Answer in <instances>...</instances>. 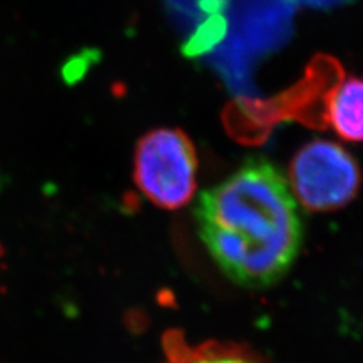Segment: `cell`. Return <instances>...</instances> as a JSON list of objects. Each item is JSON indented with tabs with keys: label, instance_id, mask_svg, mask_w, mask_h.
<instances>
[{
	"label": "cell",
	"instance_id": "6",
	"mask_svg": "<svg viewBox=\"0 0 363 363\" xmlns=\"http://www.w3.org/2000/svg\"><path fill=\"white\" fill-rule=\"evenodd\" d=\"M4 257H5V250H4L2 241H0V267H2V262H4Z\"/></svg>",
	"mask_w": 363,
	"mask_h": 363
},
{
	"label": "cell",
	"instance_id": "2",
	"mask_svg": "<svg viewBox=\"0 0 363 363\" xmlns=\"http://www.w3.org/2000/svg\"><path fill=\"white\" fill-rule=\"evenodd\" d=\"M197 172L194 144L180 129H155L136 144L133 182L157 208L186 206L196 194Z\"/></svg>",
	"mask_w": 363,
	"mask_h": 363
},
{
	"label": "cell",
	"instance_id": "5",
	"mask_svg": "<svg viewBox=\"0 0 363 363\" xmlns=\"http://www.w3.org/2000/svg\"><path fill=\"white\" fill-rule=\"evenodd\" d=\"M327 117L340 138L363 143V79L351 76L332 91Z\"/></svg>",
	"mask_w": 363,
	"mask_h": 363
},
{
	"label": "cell",
	"instance_id": "1",
	"mask_svg": "<svg viewBox=\"0 0 363 363\" xmlns=\"http://www.w3.org/2000/svg\"><path fill=\"white\" fill-rule=\"evenodd\" d=\"M199 233L232 281L274 285L301 247V221L288 182L265 157H250L220 185L204 191L196 209Z\"/></svg>",
	"mask_w": 363,
	"mask_h": 363
},
{
	"label": "cell",
	"instance_id": "4",
	"mask_svg": "<svg viewBox=\"0 0 363 363\" xmlns=\"http://www.w3.org/2000/svg\"><path fill=\"white\" fill-rule=\"evenodd\" d=\"M162 351L164 363H269L245 344L221 340L191 344L179 328L164 333Z\"/></svg>",
	"mask_w": 363,
	"mask_h": 363
},
{
	"label": "cell",
	"instance_id": "3",
	"mask_svg": "<svg viewBox=\"0 0 363 363\" xmlns=\"http://www.w3.org/2000/svg\"><path fill=\"white\" fill-rule=\"evenodd\" d=\"M291 192L313 212L347 206L359 194L362 173L344 147L325 140L304 144L289 167Z\"/></svg>",
	"mask_w": 363,
	"mask_h": 363
}]
</instances>
